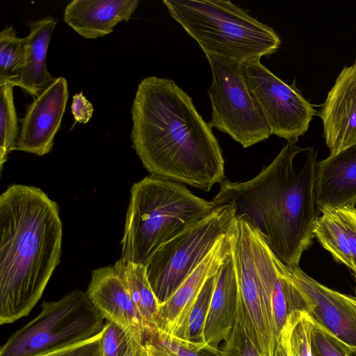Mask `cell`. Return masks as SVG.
Listing matches in <instances>:
<instances>
[{"label": "cell", "instance_id": "6da1fadb", "mask_svg": "<svg viewBox=\"0 0 356 356\" xmlns=\"http://www.w3.org/2000/svg\"><path fill=\"white\" fill-rule=\"evenodd\" d=\"M131 119L132 147L151 176L206 192L225 180V160L211 127L173 80L144 78Z\"/></svg>", "mask_w": 356, "mask_h": 356}, {"label": "cell", "instance_id": "7a4b0ae2", "mask_svg": "<svg viewBox=\"0 0 356 356\" xmlns=\"http://www.w3.org/2000/svg\"><path fill=\"white\" fill-rule=\"evenodd\" d=\"M316 157L313 147L287 143L254 178L224 180L211 202L214 207L232 204L236 216L248 220L280 261L299 266L321 213L316 200Z\"/></svg>", "mask_w": 356, "mask_h": 356}, {"label": "cell", "instance_id": "3957f363", "mask_svg": "<svg viewBox=\"0 0 356 356\" xmlns=\"http://www.w3.org/2000/svg\"><path fill=\"white\" fill-rule=\"evenodd\" d=\"M57 204L40 188L10 186L0 196V324L28 316L60 262Z\"/></svg>", "mask_w": 356, "mask_h": 356}, {"label": "cell", "instance_id": "277c9868", "mask_svg": "<svg viewBox=\"0 0 356 356\" xmlns=\"http://www.w3.org/2000/svg\"><path fill=\"white\" fill-rule=\"evenodd\" d=\"M214 208L181 184L146 177L131 190L120 259L145 266L162 245Z\"/></svg>", "mask_w": 356, "mask_h": 356}, {"label": "cell", "instance_id": "5b68a950", "mask_svg": "<svg viewBox=\"0 0 356 356\" xmlns=\"http://www.w3.org/2000/svg\"><path fill=\"white\" fill-rule=\"evenodd\" d=\"M170 15L204 52L241 62L274 54L276 32L230 1L163 0Z\"/></svg>", "mask_w": 356, "mask_h": 356}, {"label": "cell", "instance_id": "8992f818", "mask_svg": "<svg viewBox=\"0 0 356 356\" xmlns=\"http://www.w3.org/2000/svg\"><path fill=\"white\" fill-rule=\"evenodd\" d=\"M104 320L86 291L75 289L43 302L40 314L1 346L0 356H43L74 346L99 334Z\"/></svg>", "mask_w": 356, "mask_h": 356}, {"label": "cell", "instance_id": "52a82bcc", "mask_svg": "<svg viewBox=\"0 0 356 356\" xmlns=\"http://www.w3.org/2000/svg\"><path fill=\"white\" fill-rule=\"evenodd\" d=\"M236 223L232 204L216 207L154 253L145 267L159 305L175 293L218 243L234 230Z\"/></svg>", "mask_w": 356, "mask_h": 356}, {"label": "cell", "instance_id": "ba28073f", "mask_svg": "<svg viewBox=\"0 0 356 356\" xmlns=\"http://www.w3.org/2000/svg\"><path fill=\"white\" fill-rule=\"evenodd\" d=\"M204 53L212 72V83L207 90L212 109L209 125L229 135L243 148L268 139L271 131L248 88L243 62Z\"/></svg>", "mask_w": 356, "mask_h": 356}, {"label": "cell", "instance_id": "9c48e42d", "mask_svg": "<svg viewBox=\"0 0 356 356\" xmlns=\"http://www.w3.org/2000/svg\"><path fill=\"white\" fill-rule=\"evenodd\" d=\"M242 70L248 88L264 113L271 134L295 144L308 130L314 105L296 86L287 84L263 65L260 59L245 60Z\"/></svg>", "mask_w": 356, "mask_h": 356}, {"label": "cell", "instance_id": "30bf717a", "mask_svg": "<svg viewBox=\"0 0 356 356\" xmlns=\"http://www.w3.org/2000/svg\"><path fill=\"white\" fill-rule=\"evenodd\" d=\"M232 252L239 291L236 316L261 356H275L279 340L266 314L252 251V225L243 215L236 216Z\"/></svg>", "mask_w": 356, "mask_h": 356}, {"label": "cell", "instance_id": "8fae6325", "mask_svg": "<svg viewBox=\"0 0 356 356\" xmlns=\"http://www.w3.org/2000/svg\"><path fill=\"white\" fill-rule=\"evenodd\" d=\"M300 290L302 311L346 344L356 355V298L332 290L313 279L300 266H286Z\"/></svg>", "mask_w": 356, "mask_h": 356}, {"label": "cell", "instance_id": "7c38bea8", "mask_svg": "<svg viewBox=\"0 0 356 356\" xmlns=\"http://www.w3.org/2000/svg\"><path fill=\"white\" fill-rule=\"evenodd\" d=\"M69 97L67 81L58 76L27 105L16 149L37 156L48 154L59 130Z\"/></svg>", "mask_w": 356, "mask_h": 356}, {"label": "cell", "instance_id": "4fadbf2b", "mask_svg": "<svg viewBox=\"0 0 356 356\" xmlns=\"http://www.w3.org/2000/svg\"><path fill=\"white\" fill-rule=\"evenodd\" d=\"M317 115L330 154L356 143V60L342 69Z\"/></svg>", "mask_w": 356, "mask_h": 356}, {"label": "cell", "instance_id": "5bb4252c", "mask_svg": "<svg viewBox=\"0 0 356 356\" xmlns=\"http://www.w3.org/2000/svg\"><path fill=\"white\" fill-rule=\"evenodd\" d=\"M86 293L106 321L144 339L141 316L115 265L94 270Z\"/></svg>", "mask_w": 356, "mask_h": 356}, {"label": "cell", "instance_id": "9a60e30c", "mask_svg": "<svg viewBox=\"0 0 356 356\" xmlns=\"http://www.w3.org/2000/svg\"><path fill=\"white\" fill-rule=\"evenodd\" d=\"M234 231L222 238L175 293L159 305V330L154 334L171 336L182 323L207 280L218 273L230 253Z\"/></svg>", "mask_w": 356, "mask_h": 356}, {"label": "cell", "instance_id": "2e32d148", "mask_svg": "<svg viewBox=\"0 0 356 356\" xmlns=\"http://www.w3.org/2000/svg\"><path fill=\"white\" fill-rule=\"evenodd\" d=\"M316 200L320 210L356 204V143L316 163Z\"/></svg>", "mask_w": 356, "mask_h": 356}, {"label": "cell", "instance_id": "e0dca14e", "mask_svg": "<svg viewBox=\"0 0 356 356\" xmlns=\"http://www.w3.org/2000/svg\"><path fill=\"white\" fill-rule=\"evenodd\" d=\"M238 284L232 252L218 274L204 327L205 351L215 355L231 332L236 320Z\"/></svg>", "mask_w": 356, "mask_h": 356}, {"label": "cell", "instance_id": "ac0fdd59", "mask_svg": "<svg viewBox=\"0 0 356 356\" xmlns=\"http://www.w3.org/2000/svg\"><path fill=\"white\" fill-rule=\"evenodd\" d=\"M138 3V0H72L65 6L63 20L83 38L96 39L129 21Z\"/></svg>", "mask_w": 356, "mask_h": 356}, {"label": "cell", "instance_id": "d6986e66", "mask_svg": "<svg viewBox=\"0 0 356 356\" xmlns=\"http://www.w3.org/2000/svg\"><path fill=\"white\" fill-rule=\"evenodd\" d=\"M58 20L51 16L29 23L30 33L25 38L24 64L15 86L33 99L55 80L47 67L46 58L53 31Z\"/></svg>", "mask_w": 356, "mask_h": 356}, {"label": "cell", "instance_id": "ffe728a7", "mask_svg": "<svg viewBox=\"0 0 356 356\" xmlns=\"http://www.w3.org/2000/svg\"><path fill=\"white\" fill-rule=\"evenodd\" d=\"M114 265L141 316L145 336L156 334L159 324V303L148 280L145 266L121 259Z\"/></svg>", "mask_w": 356, "mask_h": 356}, {"label": "cell", "instance_id": "44dd1931", "mask_svg": "<svg viewBox=\"0 0 356 356\" xmlns=\"http://www.w3.org/2000/svg\"><path fill=\"white\" fill-rule=\"evenodd\" d=\"M217 274L207 280L188 314L175 332L171 336L156 335L167 337L187 349L198 353L205 351L204 327Z\"/></svg>", "mask_w": 356, "mask_h": 356}, {"label": "cell", "instance_id": "7402d4cb", "mask_svg": "<svg viewBox=\"0 0 356 356\" xmlns=\"http://www.w3.org/2000/svg\"><path fill=\"white\" fill-rule=\"evenodd\" d=\"M321 211L314 224L315 237L335 261L354 270L355 265L353 254L341 222L332 209L324 208Z\"/></svg>", "mask_w": 356, "mask_h": 356}, {"label": "cell", "instance_id": "603a6c76", "mask_svg": "<svg viewBox=\"0 0 356 356\" xmlns=\"http://www.w3.org/2000/svg\"><path fill=\"white\" fill-rule=\"evenodd\" d=\"M24 54L25 38L18 37L13 26L3 29L0 32V84L15 85L23 67Z\"/></svg>", "mask_w": 356, "mask_h": 356}, {"label": "cell", "instance_id": "cb8c5ba5", "mask_svg": "<svg viewBox=\"0 0 356 356\" xmlns=\"http://www.w3.org/2000/svg\"><path fill=\"white\" fill-rule=\"evenodd\" d=\"M10 83L0 84V168L2 170L8 154L16 149L18 139L17 117L13 88Z\"/></svg>", "mask_w": 356, "mask_h": 356}, {"label": "cell", "instance_id": "d4e9b609", "mask_svg": "<svg viewBox=\"0 0 356 356\" xmlns=\"http://www.w3.org/2000/svg\"><path fill=\"white\" fill-rule=\"evenodd\" d=\"M309 337L313 356H352L353 354L346 344L312 319Z\"/></svg>", "mask_w": 356, "mask_h": 356}, {"label": "cell", "instance_id": "484cf974", "mask_svg": "<svg viewBox=\"0 0 356 356\" xmlns=\"http://www.w3.org/2000/svg\"><path fill=\"white\" fill-rule=\"evenodd\" d=\"M214 356H261L248 337L243 325L236 316L234 325Z\"/></svg>", "mask_w": 356, "mask_h": 356}, {"label": "cell", "instance_id": "4316f807", "mask_svg": "<svg viewBox=\"0 0 356 356\" xmlns=\"http://www.w3.org/2000/svg\"><path fill=\"white\" fill-rule=\"evenodd\" d=\"M309 316L300 311L294 312V318L289 337L291 356H313L310 346Z\"/></svg>", "mask_w": 356, "mask_h": 356}, {"label": "cell", "instance_id": "83f0119b", "mask_svg": "<svg viewBox=\"0 0 356 356\" xmlns=\"http://www.w3.org/2000/svg\"><path fill=\"white\" fill-rule=\"evenodd\" d=\"M134 337L114 323L106 321L102 339L103 356H126Z\"/></svg>", "mask_w": 356, "mask_h": 356}, {"label": "cell", "instance_id": "f1b7e54d", "mask_svg": "<svg viewBox=\"0 0 356 356\" xmlns=\"http://www.w3.org/2000/svg\"><path fill=\"white\" fill-rule=\"evenodd\" d=\"M103 330L95 337L58 351L43 356H103L102 339Z\"/></svg>", "mask_w": 356, "mask_h": 356}, {"label": "cell", "instance_id": "f546056e", "mask_svg": "<svg viewBox=\"0 0 356 356\" xmlns=\"http://www.w3.org/2000/svg\"><path fill=\"white\" fill-rule=\"evenodd\" d=\"M332 209L343 226L356 267V208L347 206Z\"/></svg>", "mask_w": 356, "mask_h": 356}, {"label": "cell", "instance_id": "4dcf8cb0", "mask_svg": "<svg viewBox=\"0 0 356 356\" xmlns=\"http://www.w3.org/2000/svg\"><path fill=\"white\" fill-rule=\"evenodd\" d=\"M71 113L75 122L79 124H86L91 119L94 108L83 92L76 93L72 97Z\"/></svg>", "mask_w": 356, "mask_h": 356}, {"label": "cell", "instance_id": "1f68e13d", "mask_svg": "<svg viewBox=\"0 0 356 356\" xmlns=\"http://www.w3.org/2000/svg\"><path fill=\"white\" fill-rule=\"evenodd\" d=\"M294 318V312L288 317L287 321L281 332L275 356H291L289 348L290 333Z\"/></svg>", "mask_w": 356, "mask_h": 356}, {"label": "cell", "instance_id": "d6a6232c", "mask_svg": "<svg viewBox=\"0 0 356 356\" xmlns=\"http://www.w3.org/2000/svg\"><path fill=\"white\" fill-rule=\"evenodd\" d=\"M143 346L147 356H177L166 346L152 337H144Z\"/></svg>", "mask_w": 356, "mask_h": 356}, {"label": "cell", "instance_id": "836d02e7", "mask_svg": "<svg viewBox=\"0 0 356 356\" xmlns=\"http://www.w3.org/2000/svg\"><path fill=\"white\" fill-rule=\"evenodd\" d=\"M148 337H152L161 342L177 356H200V353L190 350L167 337L156 334L149 335Z\"/></svg>", "mask_w": 356, "mask_h": 356}, {"label": "cell", "instance_id": "e575fe53", "mask_svg": "<svg viewBox=\"0 0 356 356\" xmlns=\"http://www.w3.org/2000/svg\"><path fill=\"white\" fill-rule=\"evenodd\" d=\"M143 339L134 337L126 356H147L143 346Z\"/></svg>", "mask_w": 356, "mask_h": 356}, {"label": "cell", "instance_id": "d590c367", "mask_svg": "<svg viewBox=\"0 0 356 356\" xmlns=\"http://www.w3.org/2000/svg\"><path fill=\"white\" fill-rule=\"evenodd\" d=\"M353 276L355 277V283H356V275L353 274Z\"/></svg>", "mask_w": 356, "mask_h": 356}]
</instances>
